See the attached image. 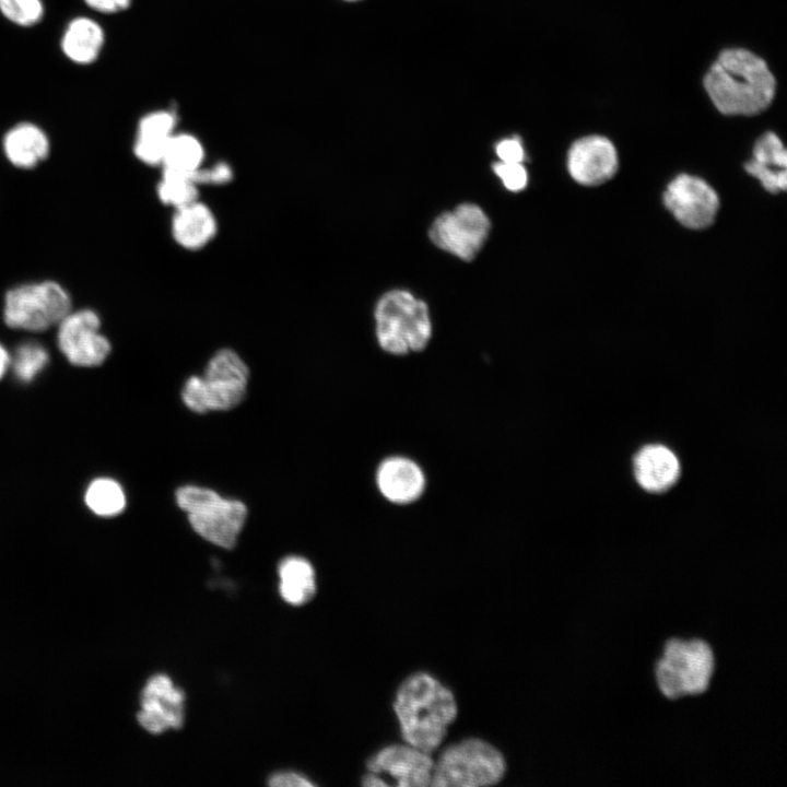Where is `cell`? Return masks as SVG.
Masks as SVG:
<instances>
[{
    "instance_id": "cell-1",
    "label": "cell",
    "mask_w": 787,
    "mask_h": 787,
    "mask_svg": "<svg viewBox=\"0 0 787 787\" xmlns=\"http://www.w3.org/2000/svg\"><path fill=\"white\" fill-rule=\"evenodd\" d=\"M704 87L724 115L752 116L772 103L776 80L766 62L744 48L723 50L709 67Z\"/></svg>"
},
{
    "instance_id": "cell-2",
    "label": "cell",
    "mask_w": 787,
    "mask_h": 787,
    "mask_svg": "<svg viewBox=\"0 0 787 787\" xmlns=\"http://www.w3.org/2000/svg\"><path fill=\"white\" fill-rule=\"evenodd\" d=\"M393 709L404 741L428 754L441 745L457 716L451 691L426 672L413 673L400 684Z\"/></svg>"
},
{
    "instance_id": "cell-3",
    "label": "cell",
    "mask_w": 787,
    "mask_h": 787,
    "mask_svg": "<svg viewBox=\"0 0 787 787\" xmlns=\"http://www.w3.org/2000/svg\"><path fill=\"white\" fill-rule=\"evenodd\" d=\"M375 321L378 345L390 355L420 352L432 337L427 305L408 291L385 293L376 305Z\"/></svg>"
},
{
    "instance_id": "cell-4",
    "label": "cell",
    "mask_w": 787,
    "mask_h": 787,
    "mask_svg": "<svg viewBox=\"0 0 787 787\" xmlns=\"http://www.w3.org/2000/svg\"><path fill=\"white\" fill-rule=\"evenodd\" d=\"M715 670L714 651L703 639L670 638L656 665L659 691L669 700L707 691Z\"/></svg>"
},
{
    "instance_id": "cell-5",
    "label": "cell",
    "mask_w": 787,
    "mask_h": 787,
    "mask_svg": "<svg viewBox=\"0 0 787 787\" xmlns=\"http://www.w3.org/2000/svg\"><path fill=\"white\" fill-rule=\"evenodd\" d=\"M505 772V759L495 747L479 738H468L441 753L434 762L431 786H490L497 784Z\"/></svg>"
},
{
    "instance_id": "cell-6",
    "label": "cell",
    "mask_w": 787,
    "mask_h": 787,
    "mask_svg": "<svg viewBox=\"0 0 787 787\" xmlns=\"http://www.w3.org/2000/svg\"><path fill=\"white\" fill-rule=\"evenodd\" d=\"M72 309L69 292L58 282H27L9 289L2 316L13 329L39 332L57 326Z\"/></svg>"
},
{
    "instance_id": "cell-7",
    "label": "cell",
    "mask_w": 787,
    "mask_h": 787,
    "mask_svg": "<svg viewBox=\"0 0 787 787\" xmlns=\"http://www.w3.org/2000/svg\"><path fill=\"white\" fill-rule=\"evenodd\" d=\"M490 226L489 218L479 205L462 203L435 219L430 238L438 248L470 261L483 246Z\"/></svg>"
},
{
    "instance_id": "cell-8",
    "label": "cell",
    "mask_w": 787,
    "mask_h": 787,
    "mask_svg": "<svg viewBox=\"0 0 787 787\" xmlns=\"http://www.w3.org/2000/svg\"><path fill=\"white\" fill-rule=\"evenodd\" d=\"M98 314L90 308L71 309L57 325V343L73 365L97 366L110 353L108 339L101 333Z\"/></svg>"
},
{
    "instance_id": "cell-9",
    "label": "cell",
    "mask_w": 787,
    "mask_h": 787,
    "mask_svg": "<svg viewBox=\"0 0 787 787\" xmlns=\"http://www.w3.org/2000/svg\"><path fill=\"white\" fill-rule=\"evenodd\" d=\"M663 203L683 226L691 230L708 227L719 209L717 192L700 177L681 174L667 186Z\"/></svg>"
},
{
    "instance_id": "cell-10",
    "label": "cell",
    "mask_w": 787,
    "mask_h": 787,
    "mask_svg": "<svg viewBox=\"0 0 787 787\" xmlns=\"http://www.w3.org/2000/svg\"><path fill=\"white\" fill-rule=\"evenodd\" d=\"M201 377L207 411H227L245 398L249 369L234 350L221 349L210 359Z\"/></svg>"
},
{
    "instance_id": "cell-11",
    "label": "cell",
    "mask_w": 787,
    "mask_h": 787,
    "mask_svg": "<svg viewBox=\"0 0 787 787\" xmlns=\"http://www.w3.org/2000/svg\"><path fill=\"white\" fill-rule=\"evenodd\" d=\"M366 765L368 773L378 778L385 775L392 779L391 785L424 787L431 786L434 761L431 754L406 742L384 747L367 760Z\"/></svg>"
},
{
    "instance_id": "cell-12",
    "label": "cell",
    "mask_w": 787,
    "mask_h": 787,
    "mask_svg": "<svg viewBox=\"0 0 787 787\" xmlns=\"http://www.w3.org/2000/svg\"><path fill=\"white\" fill-rule=\"evenodd\" d=\"M375 485L379 495L395 506H409L422 498L427 477L422 466L404 455L383 458L375 470Z\"/></svg>"
},
{
    "instance_id": "cell-13",
    "label": "cell",
    "mask_w": 787,
    "mask_h": 787,
    "mask_svg": "<svg viewBox=\"0 0 787 787\" xmlns=\"http://www.w3.org/2000/svg\"><path fill=\"white\" fill-rule=\"evenodd\" d=\"M185 717V693L169 677L156 674L145 684L141 694L140 725L151 733L179 729Z\"/></svg>"
},
{
    "instance_id": "cell-14",
    "label": "cell",
    "mask_w": 787,
    "mask_h": 787,
    "mask_svg": "<svg viewBox=\"0 0 787 787\" xmlns=\"http://www.w3.org/2000/svg\"><path fill=\"white\" fill-rule=\"evenodd\" d=\"M619 167L615 146L606 137L587 136L576 140L567 155L572 178L584 186H598L610 180Z\"/></svg>"
},
{
    "instance_id": "cell-15",
    "label": "cell",
    "mask_w": 787,
    "mask_h": 787,
    "mask_svg": "<svg viewBox=\"0 0 787 787\" xmlns=\"http://www.w3.org/2000/svg\"><path fill=\"white\" fill-rule=\"evenodd\" d=\"M191 528L204 540L231 549L245 525L247 507L234 498L221 497L204 510L187 515Z\"/></svg>"
},
{
    "instance_id": "cell-16",
    "label": "cell",
    "mask_w": 787,
    "mask_h": 787,
    "mask_svg": "<svg viewBox=\"0 0 787 787\" xmlns=\"http://www.w3.org/2000/svg\"><path fill=\"white\" fill-rule=\"evenodd\" d=\"M2 151L8 162L16 168L31 169L49 155L50 142L46 132L36 124L17 122L2 138Z\"/></svg>"
},
{
    "instance_id": "cell-17",
    "label": "cell",
    "mask_w": 787,
    "mask_h": 787,
    "mask_svg": "<svg viewBox=\"0 0 787 787\" xmlns=\"http://www.w3.org/2000/svg\"><path fill=\"white\" fill-rule=\"evenodd\" d=\"M753 158L745 171L768 191H784L787 184V154L780 139L772 131L765 132L753 146Z\"/></svg>"
},
{
    "instance_id": "cell-18",
    "label": "cell",
    "mask_w": 787,
    "mask_h": 787,
    "mask_svg": "<svg viewBox=\"0 0 787 787\" xmlns=\"http://www.w3.org/2000/svg\"><path fill=\"white\" fill-rule=\"evenodd\" d=\"M171 232L177 245L187 250H198L216 235L218 221L213 211L197 200L175 210Z\"/></svg>"
},
{
    "instance_id": "cell-19",
    "label": "cell",
    "mask_w": 787,
    "mask_h": 787,
    "mask_svg": "<svg viewBox=\"0 0 787 787\" xmlns=\"http://www.w3.org/2000/svg\"><path fill=\"white\" fill-rule=\"evenodd\" d=\"M175 125L176 118L168 111H154L143 116L139 121L133 144L136 157L146 165L162 166Z\"/></svg>"
},
{
    "instance_id": "cell-20",
    "label": "cell",
    "mask_w": 787,
    "mask_h": 787,
    "mask_svg": "<svg viewBox=\"0 0 787 787\" xmlns=\"http://www.w3.org/2000/svg\"><path fill=\"white\" fill-rule=\"evenodd\" d=\"M104 43L105 33L95 20L77 16L67 24L60 47L70 61L87 66L97 60Z\"/></svg>"
},
{
    "instance_id": "cell-21",
    "label": "cell",
    "mask_w": 787,
    "mask_h": 787,
    "mask_svg": "<svg viewBox=\"0 0 787 787\" xmlns=\"http://www.w3.org/2000/svg\"><path fill=\"white\" fill-rule=\"evenodd\" d=\"M638 483L648 491L668 489L679 474V462L668 448L651 445L643 448L634 460Z\"/></svg>"
},
{
    "instance_id": "cell-22",
    "label": "cell",
    "mask_w": 787,
    "mask_h": 787,
    "mask_svg": "<svg viewBox=\"0 0 787 787\" xmlns=\"http://www.w3.org/2000/svg\"><path fill=\"white\" fill-rule=\"evenodd\" d=\"M279 591L283 600L292 606L308 602L316 592V577L313 565L304 557L287 556L278 567Z\"/></svg>"
},
{
    "instance_id": "cell-23",
    "label": "cell",
    "mask_w": 787,
    "mask_h": 787,
    "mask_svg": "<svg viewBox=\"0 0 787 787\" xmlns=\"http://www.w3.org/2000/svg\"><path fill=\"white\" fill-rule=\"evenodd\" d=\"M204 160L201 142L189 133L173 134L166 145L163 169L191 175Z\"/></svg>"
},
{
    "instance_id": "cell-24",
    "label": "cell",
    "mask_w": 787,
    "mask_h": 787,
    "mask_svg": "<svg viewBox=\"0 0 787 787\" xmlns=\"http://www.w3.org/2000/svg\"><path fill=\"white\" fill-rule=\"evenodd\" d=\"M87 507L98 516L110 517L120 514L126 506V496L118 482L107 478L94 480L85 493Z\"/></svg>"
},
{
    "instance_id": "cell-25",
    "label": "cell",
    "mask_w": 787,
    "mask_h": 787,
    "mask_svg": "<svg viewBox=\"0 0 787 787\" xmlns=\"http://www.w3.org/2000/svg\"><path fill=\"white\" fill-rule=\"evenodd\" d=\"M156 192L160 201L174 210L199 200L198 185L190 175L166 169H163Z\"/></svg>"
},
{
    "instance_id": "cell-26",
    "label": "cell",
    "mask_w": 787,
    "mask_h": 787,
    "mask_svg": "<svg viewBox=\"0 0 787 787\" xmlns=\"http://www.w3.org/2000/svg\"><path fill=\"white\" fill-rule=\"evenodd\" d=\"M47 350L35 341L21 343L11 356L10 365L19 380L31 381L48 363Z\"/></svg>"
},
{
    "instance_id": "cell-27",
    "label": "cell",
    "mask_w": 787,
    "mask_h": 787,
    "mask_svg": "<svg viewBox=\"0 0 787 787\" xmlns=\"http://www.w3.org/2000/svg\"><path fill=\"white\" fill-rule=\"evenodd\" d=\"M0 12L11 23L30 27L43 20L45 7L42 0H0Z\"/></svg>"
},
{
    "instance_id": "cell-28",
    "label": "cell",
    "mask_w": 787,
    "mask_h": 787,
    "mask_svg": "<svg viewBox=\"0 0 787 787\" xmlns=\"http://www.w3.org/2000/svg\"><path fill=\"white\" fill-rule=\"evenodd\" d=\"M176 503L187 515L198 514L222 496L209 488L184 485L176 491Z\"/></svg>"
},
{
    "instance_id": "cell-29",
    "label": "cell",
    "mask_w": 787,
    "mask_h": 787,
    "mask_svg": "<svg viewBox=\"0 0 787 787\" xmlns=\"http://www.w3.org/2000/svg\"><path fill=\"white\" fill-rule=\"evenodd\" d=\"M493 171L510 191H519L527 186L528 174L522 163L500 161L493 164Z\"/></svg>"
},
{
    "instance_id": "cell-30",
    "label": "cell",
    "mask_w": 787,
    "mask_h": 787,
    "mask_svg": "<svg viewBox=\"0 0 787 787\" xmlns=\"http://www.w3.org/2000/svg\"><path fill=\"white\" fill-rule=\"evenodd\" d=\"M190 177L198 186L223 185L232 180L233 169L227 163L219 162L209 167L200 166Z\"/></svg>"
},
{
    "instance_id": "cell-31",
    "label": "cell",
    "mask_w": 787,
    "mask_h": 787,
    "mask_svg": "<svg viewBox=\"0 0 787 787\" xmlns=\"http://www.w3.org/2000/svg\"><path fill=\"white\" fill-rule=\"evenodd\" d=\"M181 399L184 404L196 413H205L204 387L201 376H190L181 390Z\"/></svg>"
},
{
    "instance_id": "cell-32",
    "label": "cell",
    "mask_w": 787,
    "mask_h": 787,
    "mask_svg": "<svg viewBox=\"0 0 787 787\" xmlns=\"http://www.w3.org/2000/svg\"><path fill=\"white\" fill-rule=\"evenodd\" d=\"M496 154L502 162L522 163L525 160V150L521 141L514 137L500 141L495 148Z\"/></svg>"
},
{
    "instance_id": "cell-33",
    "label": "cell",
    "mask_w": 787,
    "mask_h": 787,
    "mask_svg": "<svg viewBox=\"0 0 787 787\" xmlns=\"http://www.w3.org/2000/svg\"><path fill=\"white\" fill-rule=\"evenodd\" d=\"M269 785L273 787H310L314 784L296 772H278L270 776Z\"/></svg>"
},
{
    "instance_id": "cell-34",
    "label": "cell",
    "mask_w": 787,
    "mask_h": 787,
    "mask_svg": "<svg viewBox=\"0 0 787 787\" xmlns=\"http://www.w3.org/2000/svg\"><path fill=\"white\" fill-rule=\"evenodd\" d=\"M94 11L113 14L127 9L131 0H83Z\"/></svg>"
},
{
    "instance_id": "cell-35",
    "label": "cell",
    "mask_w": 787,
    "mask_h": 787,
    "mask_svg": "<svg viewBox=\"0 0 787 787\" xmlns=\"http://www.w3.org/2000/svg\"><path fill=\"white\" fill-rule=\"evenodd\" d=\"M11 356L4 346L0 343V379L3 377L10 366Z\"/></svg>"
},
{
    "instance_id": "cell-36",
    "label": "cell",
    "mask_w": 787,
    "mask_h": 787,
    "mask_svg": "<svg viewBox=\"0 0 787 787\" xmlns=\"http://www.w3.org/2000/svg\"><path fill=\"white\" fill-rule=\"evenodd\" d=\"M350 1H352V0H350Z\"/></svg>"
}]
</instances>
